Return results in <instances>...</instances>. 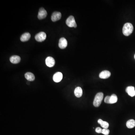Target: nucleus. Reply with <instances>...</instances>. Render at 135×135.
Instances as JSON below:
<instances>
[{
  "label": "nucleus",
  "instance_id": "obj_1",
  "mask_svg": "<svg viewBox=\"0 0 135 135\" xmlns=\"http://www.w3.org/2000/svg\"><path fill=\"white\" fill-rule=\"evenodd\" d=\"M134 30L133 26L131 23H125L123 27V33L124 35L128 36L132 33Z\"/></svg>",
  "mask_w": 135,
  "mask_h": 135
},
{
  "label": "nucleus",
  "instance_id": "obj_2",
  "mask_svg": "<svg viewBox=\"0 0 135 135\" xmlns=\"http://www.w3.org/2000/svg\"><path fill=\"white\" fill-rule=\"evenodd\" d=\"M104 98V94L102 92H99L96 94L93 102V105L95 107H99L102 102Z\"/></svg>",
  "mask_w": 135,
  "mask_h": 135
},
{
  "label": "nucleus",
  "instance_id": "obj_3",
  "mask_svg": "<svg viewBox=\"0 0 135 135\" xmlns=\"http://www.w3.org/2000/svg\"><path fill=\"white\" fill-rule=\"evenodd\" d=\"M66 23L67 25L69 27H74L76 28L77 27L75 18L73 16H71L69 17L66 20Z\"/></svg>",
  "mask_w": 135,
  "mask_h": 135
},
{
  "label": "nucleus",
  "instance_id": "obj_4",
  "mask_svg": "<svg viewBox=\"0 0 135 135\" xmlns=\"http://www.w3.org/2000/svg\"><path fill=\"white\" fill-rule=\"evenodd\" d=\"M46 34L45 32H41L37 34L35 36L36 40L38 42H42L46 38Z\"/></svg>",
  "mask_w": 135,
  "mask_h": 135
},
{
  "label": "nucleus",
  "instance_id": "obj_5",
  "mask_svg": "<svg viewBox=\"0 0 135 135\" xmlns=\"http://www.w3.org/2000/svg\"><path fill=\"white\" fill-rule=\"evenodd\" d=\"M47 14V11L43 8H41L39 9L38 17L39 19H43L46 17Z\"/></svg>",
  "mask_w": 135,
  "mask_h": 135
},
{
  "label": "nucleus",
  "instance_id": "obj_6",
  "mask_svg": "<svg viewBox=\"0 0 135 135\" xmlns=\"http://www.w3.org/2000/svg\"><path fill=\"white\" fill-rule=\"evenodd\" d=\"M46 64L49 67H52L55 65V61L51 57H48L46 60Z\"/></svg>",
  "mask_w": 135,
  "mask_h": 135
},
{
  "label": "nucleus",
  "instance_id": "obj_7",
  "mask_svg": "<svg viewBox=\"0 0 135 135\" xmlns=\"http://www.w3.org/2000/svg\"><path fill=\"white\" fill-rule=\"evenodd\" d=\"M68 45V42L67 39L64 38H61L59 41V47L61 49H64L66 48Z\"/></svg>",
  "mask_w": 135,
  "mask_h": 135
},
{
  "label": "nucleus",
  "instance_id": "obj_8",
  "mask_svg": "<svg viewBox=\"0 0 135 135\" xmlns=\"http://www.w3.org/2000/svg\"><path fill=\"white\" fill-rule=\"evenodd\" d=\"M61 17H62V15L60 12H56V11L54 12L52 14V16H51V20L53 22L58 21L60 19Z\"/></svg>",
  "mask_w": 135,
  "mask_h": 135
},
{
  "label": "nucleus",
  "instance_id": "obj_9",
  "mask_svg": "<svg viewBox=\"0 0 135 135\" xmlns=\"http://www.w3.org/2000/svg\"><path fill=\"white\" fill-rule=\"evenodd\" d=\"M111 76V73L109 71L105 70L102 71L100 74L99 77L101 79H107L109 78Z\"/></svg>",
  "mask_w": 135,
  "mask_h": 135
},
{
  "label": "nucleus",
  "instance_id": "obj_10",
  "mask_svg": "<svg viewBox=\"0 0 135 135\" xmlns=\"http://www.w3.org/2000/svg\"><path fill=\"white\" fill-rule=\"evenodd\" d=\"M63 78L62 73L60 72H57L53 76V80L55 82L58 83L61 81Z\"/></svg>",
  "mask_w": 135,
  "mask_h": 135
},
{
  "label": "nucleus",
  "instance_id": "obj_11",
  "mask_svg": "<svg viewBox=\"0 0 135 135\" xmlns=\"http://www.w3.org/2000/svg\"><path fill=\"white\" fill-rule=\"evenodd\" d=\"M126 92L131 97H133L135 95V88L133 86H128L126 89Z\"/></svg>",
  "mask_w": 135,
  "mask_h": 135
},
{
  "label": "nucleus",
  "instance_id": "obj_12",
  "mask_svg": "<svg viewBox=\"0 0 135 135\" xmlns=\"http://www.w3.org/2000/svg\"><path fill=\"white\" fill-rule=\"evenodd\" d=\"M21 60L20 57L16 55L12 56L10 58V61L11 63L14 64H17L19 63Z\"/></svg>",
  "mask_w": 135,
  "mask_h": 135
},
{
  "label": "nucleus",
  "instance_id": "obj_13",
  "mask_svg": "<svg viewBox=\"0 0 135 135\" xmlns=\"http://www.w3.org/2000/svg\"><path fill=\"white\" fill-rule=\"evenodd\" d=\"M30 38V34L28 32H26L23 34L20 37V40L22 42L28 41Z\"/></svg>",
  "mask_w": 135,
  "mask_h": 135
},
{
  "label": "nucleus",
  "instance_id": "obj_14",
  "mask_svg": "<svg viewBox=\"0 0 135 135\" xmlns=\"http://www.w3.org/2000/svg\"><path fill=\"white\" fill-rule=\"evenodd\" d=\"M74 94L77 98H80L83 94V90L80 87H78L75 89L74 90Z\"/></svg>",
  "mask_w": 135,
  "mask_h": 135
},
{
  "label": "nucleus",
  "instance_id": "obj_15",
  "mask_svg": "<svg viewBox=\"0 0 135 135\" xmlns=\"http://www.w3.org/2000/svg\"><path fill=\"white\" fill-rule=\"evenodd\" d=\"M25 77L29 81H33L35 79V77L33 73L31 72H27L25 74Z\"/></svg>",
  "mask_w": 135,
  "mask_h": 135
},
{
  "label": "nucleus",
  "instance_id": "obj_16",
  "mask_svg": "<svg viewBox=\"0 0 135 135\" xmlns=\"http://www.w3.org/2000/svg\"><path fill=\"white\" fill-rule=\"evenodd\" d=\"M126 125L128 128H132L135 127V121L134 119H130L127 122Z\"/></svg>",
  "mask_w": 135,
  "mask_h": 135
},
{
  "label": "nucleus",
  "instance_id": "obj_17",
  "mask_svg": "<svg viewBox=\"0 0 135 135\" xmlns=\"http://www.w3.org/2000/svg\"><path fill=\"white\" fill-rule=\"evenodd\" d=\"M118 101V97L117 95L114 94H112L110 96V104H113L116 103Z\"/></svg>",
  "mask_w": 135,
  "mask_h": 135
},
{
  "label": "nucleus",
  "instance_id": "obj_18",
  "mask_svg": "<svg viewBox=\"0 0 135 135\" xmlns=\"http://www.w3.org/2000/svg\"><path fill=\"white\" fill-rule=\"evenodd\" d=\"M100 125L101 127H102L104 128H108L109 126V125L108 122H107L104 121L102 122Z\"/></svg>",
  "mask_w": 135,
  "mask_h": 135
},
{
  "label": "nucleus",
  "instance_id": "obj_19",
  "mask_svg": "<svg viewBox=\"0 0 135 135\" xmlns=\"http://www.w3.org/2000/svg\"><path fill=\"white\" fill-rule=\"evenodd\" d=\"M110 130L107 128H104L102 130V133L105 135H108L109 134Z\"/></svg>",
  "mask_w": 135,
  "mask_h": 135
},
{
  "label": "nucleus",
  "instance_id": "obj_20",
  "mask_svg": "<svg viewBox=\"0 0 135 135\" xmlns=\"http://www.w3.org/2000/svg\"><path fill=\"white\" fill-rule=\"evenodd\" d=\"M110 96H106L105 97V99H104V102H105V103L110 104Z\"/></svg>",
  "mask_w": 135,
  "mask_h": 135
},
{
  "label": "nucleus",
  "instance_id": "obj_21",
  "mask_svg": "<svg viewBox=\"0 0 135 135\" xmlns=\"http://www.w3.org/2000/svg\"><path fill=\"white\" fill-rule=\"evenodd\" d=\"M95 131L98 133H102V129L100 127H97L95 129Z\"/></svg>",
  "mask_w": 135,
  "mask_h": 135
},
{
  "label": "nucleus",
  "instance_id": "obj_22",
  "mask_svg": "<svg viewBox=\"0 0 135 135\" xmlns=\"http://www.w3.org/2000/svg\"><path fill=\"white\" fill-rule=\"evenodd\" d=\"M102 121H102V120L101 119H99L98 121V123L100 125V124H101V123L102 122Z\"/></svg>",
  "mask_w": 135,
  "mask_h": 135
},
{
  "label": "nucleus",
  "instance_id": "obj_23",
  "mask_svg": "<svg viewBox=\"0 0 135 135\" xmlns=\"http://www.w3.org/2000/svg\"><path fill=\"white\" fill-rule=\"evenodd\" d=\"M134 58H135V55H134Z\"/></svg>",
  "mask_w": 135,
  "mask_h": 135
}]
</instances>
